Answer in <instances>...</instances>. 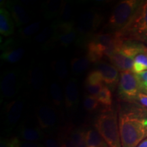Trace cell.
<instances>
[{"label":"cell","mask_w":147,"mask_h":147,"mask_svg":"<svg viewBox=\"0 0 147 147\" xmlns=\"http://www.w3.org/2000/svg\"><path fill=\"white\" fill-rule=\"evenodd\" d=\"M122 147H138L147 138V109L136 104L121 106L118 113Z\"/></svg>","instance_id":"obj_1"},{"label":"cell","mask_w":147,"mask_h":147,"mask_svg":"<svg viewBox=\"0 0 147 147\" xmlns=\"http://www.w3.org/2000/svg\"><path fill=\"white\" fill-rule=\"evenodd\" d=\"M95 127L108 147H122L118 113L115 110L112 108L103 110L96 118Z\"/></svg>","instance_id":"obj_2"},{"label":"cell","mask_w":147,"mask_h":147,"mask_svg":"<svg viewBox=\"0 0 147 147\" xmlns=\"http://www.w3.org/2000/svg\"><path fill=\"white\" fill-rule=\"evenodd\" d=\"M144 2L142 0H124L117 3L108 18L109 30L116 33L125 28Z\"/></svg>","instance_id":"obj_3"},{"label":"cell","mask_w":147,"mask_h":147,"mask_svg":"<svg viewBox=\"0 0 147 147\" xmlns=\"http://www.w3.org/2000/svg\"><path fill=\"white\" fill-rule=\"evenodd\" d=\"M118 33L123 39L141 42L147 47V1H144L127 26Z\"/></svg>","instance_id":"obj_4"},{"label":"cell","mask_w":147,"mask_h":147,"mask_svg":"<svg viewBox=\"0 0 147 147\" xmlns=\"http://www.w3.org/2000/svg\"><path fill=\"white\" fill-rule=\"evenodd\" d=\"M103 20L102 14L91 9L81 14L78 17L76 25V44L83 46L95 34V32Z\"/></svg>","instance_id":"obj_5"},{"label":"cell","mask_w":147,"mask_h":147,"mask_svg":"<svg viewBox=\"0 0 147 147\" xmlns=\"http://www.w3.org/2000/svg\"><path fill=\"white\" fill-rule=\"evenodd\" d=\"M24 74L21 69L6 70L1 74L0 82L1 101L9 100L18 95L23 85Z\"/></svg>","instance_id":"obj_6"},{"label":"cell","mask_w":147,"mask_h":147,"mask_svg":"<svg viewBox=\"0 0 147 147\" xmlns=\"http://www.w3.org/2000/svg\"><path fill=\"white\" fill-rule=\"evenodd\" d=\"M142 93L137 75L131 71H123L120 74L118 84V94L124 102L137 103L138 97Z\"/></svg>","instance_id":"obj_7"},{"label":"cell","mask_w":147,"mask_h":147,"mask_svg":"<svg viewBox=\"0 0 147 147\" xmlns=\"http://www.w3.org/2000/svg\"><path fill=\"white\" fill-rule=\"evenodd\" d=\"M53 35L51 42H57L61 46L67 47L76 41L77 32L74 22L60 23L55 21L52 24Z\"/></svg>","instance_id":"obj_8"},{"label":"cell","mask_w":147,"mask_h":147,"mask_svg":"<svg viewBox=\"0 0 147 147\" xmlns=\"http://www.w3.org/2000/svg\"><path fill=\"white\" fill-rule=\"evenodd\" d=\"M37 120L40 128L43 131H52L58 123L56 110L47 104H41L37 108Z\"/></svg>","instance_id":"obj_9"},{"label":"cell","mask_w":147,"mask_h":147,"mask_svg":"<svg viewBox=\"0 0 147 147\" xmlns=\"http://www.w3.org/2000/svg\"><path fill=\"white\" fill-rule=\"evenodd\" d=\"M24 107V100L18 97L11 101L5 106V123L8 130L12 129L21 118Z\"/></svg>","instance_id":"obj_10"},{"label":"cell","mask_w":147,"mask_h":147,"mask_svg":"<svg viewBox=\"0 0 147 147\" xmlns=\"http://www.w3.org/2000/svg\"><path fill=\"white\" fill-rule=\"evenodd\" d=\"M79 103V90L78 80L70 78L66 82L64 93V105L66 110L74 111L78 107Z\"/></svg>","instance_id":"obj_11"},{"label":"cell","mask_w":147,"mask_h":147,"mask_svg":"<svg viewBox=\"0 0 147 147\" xmlns=\"http://www.w3.org/2000/svg\"><path fill=\"white\" fill-rule=\"evenodd\" d=\"M102 74L104 82L110 89H115L118 86L120 74L117 67L105 61L97 63V69Z\"/></svg>","instance_id":"obj_12"},{"label":"cell","mask_w":147,"mask_h":147,"mask_svg":"<svg viewBox=\"0 0 147 147\" xmlns=\"http://www.w3.org/2000/svg\"><path fill=\"white\" fill-rule=\"evenodd\" d=\"M1 59L9 63H17L21 60L25 53L24 48L16 46L12 40H7L1 45Z\"/></svg>","instance_id":"obj_13"},{"label":"cell","mask_w":147,"mask_h":147,"mask_svg":"<svg viewBox=\"0 0 147 147\" xmlns=\"http://www.w3.org/2000/svg\"><path fill=\"white\" fill-rule=\"evenodd\" d=\"M5 5L10 10L12 17L18 27H22L30 22L31 17L25 9L19 3H16L15 1H8Z\"/></svg>","instance_id":"obj_14"},{"label":"cell","mask_w":147,"mask_h":147,"mask_svg":"<svg viewBox=\"0 0 147 147\" xmlns=\"http://www.w3.org/2000/svg\"><path fill=\"white\" fill-rule=\"evenodd\" d=\"M65 1L62 0H49L42 4V13L46 19L59 17Z\"/></svg>","instance_id":"obj_15"},{"label":"cell","mask_w":147,"mask_h":147,"mask_svg":"<svg viewBox=\"0 0 147 147\" xmlns=\"http://www.w3.org/2000/svg\"><path fill=\"white\" fill-rule=\"evenodd\" d=\"M14 24L12 15L3 7L0 9V33L3 36L8 37L13 34Z\"/></svg>","instance_id":"obj_16"},{"label":"cell","mask_w":147,"mask_h":147,"mask_svg":"<svg viewBox=\"0 0 147 147\" xmlns=\"http://www.w3.org/2000/svg\"><path fill=\"white\" fill-rule=\"evenodd\" d=\"M29 84L34 91H40L45 84V74L41 67L34 65L29 71Z\"/></svg>","instance_id":"obj_17"},{"label":"cell","mask_w":147,"mask_h":147,"mask_svg":"<svg viewBox=\"0 0 147 147\" xmlns=\"http://www.w3.org/2000/svg\"><path fill=\"white\" fill-rule=\"evenodd\" d=\"M19 136L23 140L39 142L45 138V132L40 127H23L19 131Z\"/></svg>","instance_id":"obj_18"},{"label":"cell","mask_w":147,"mask_h":147,"mask_svg":"<svg viewBox=\"0 0 147 147\" xmlns=\"http://www.w3.org/2000/svg\"><path fill=\"white\" fill-rule=\"evenodd\" d=\"M53 69L56 76H57L58 80L61 83L67 81L68 69H67V62L63 58H59L55 60L53 63Z\"/></svg>","instance_id":"obj_19"},{"label":"cell","mask_w":147,"mask_h":147,"mask_svg":"<svg viewBox=\"0 0 147 147\" xmlns=\"http://www.w3.org/2000/svg\"><path fill=\"white\" fill-rule=\"evenodd\" d=\"M86 142L87 147H108L96 129H89L86 131Z\"/></svg>","instance_id":"obj_20"},{"label":"cell","mask_w":147,"mask_h":147,"mask_svg":"<svg viewBox=\"0 0 147 147\" xmlns=\"http://www.w3.org/2000/svg\"><path fill=\"white\" fill-rule=\"evenodd\" d=\"M90 63L87 57L73 58L70 61L71 72L74 75L82 74L89 68Z\"/></svg>","instance_id":"obj_21"},{"label":"cell","mask_w":147,"mask_h":147,"mask_svg":"<svg viewBox=\"0 0 147 147\" xmlns=\"http://www.w3.org/2000/svg\"><path fill=\"white\" fill-rule=\"evenodd\" d=\"M68 133L76 147H87L86 142V131L80 128H67Z\"/></svg>","instance_id":"obj_22"},{"label":"cell","mask_w":147,"mask_h":147,"mask_svg":"<svg viewBox=\"0 0 147 147\" xmlns=\"http://www.w3.org/2000/svg\"><path fill=\"white\" fill-rule=\"evenodd\" d=\"M50 95L53 104L57 107H61L64 102L63 91L57 82H53L50 85Z\"/></svg>","instance_id":"obj_23"},{"label":"cell","mask_w":147,"mask_h":147,"mask_svg":"<svg viewBox=\"0 0 147 147\" xmlns=\"http://www.w3.org/2000/svg\"><path fill=\"white\" fill-rule=\"evenodd\" d=\"M100 104L105 108H111L113 103V96H112L111 90L108 86L104 85L100 93L96 97Z\"/></svg>","instance_id":"obj_24"},{"label":"cell","mask_w":147,"mask_h":147,"mask_svg":"<svg viewBox=\"0 0 147 147\" xmlns=\"http://www.w3.org/2000/svg\"><path fill=\"white\" fill-rule=\"evenodd\" d=\"M41 27L40 22H35L30 25H27L18 31V34L23 38H29L39 32Z\"/></svg>","instance_id":"obj_25"},{"label":"cell","mask_w":147,"mask_h":147,"mask_svg":"<svg viewBox=\"0 0 147 147\" xmlns=\"http://www.w3.org/2000/svg\"><path fill=\"white\" fill-rule=\"evenodd\" d=\"M53 35V25L45 27L35 36V42L38 44H46L47 42H51Z\"/></svg>","instance_id":"obj_26"},{"label":"cell","mask_w":147,"mask_h":147,"mask_svg":"<svg viewBox=\"0 0 147 147\" xmlns=\"http://www.w3.org/2000/svg\"><path fill=\"white\" fill-rule=\"evenodd\" d=\"M57 22L60 23H71L72 21V7L69 2H65L61 12L59 16Z\"/></svg>","instance_id":"obj_27"},{"label":"cell","mask_w":147,"mask_h":147,"mask_svg":"<svg viewBox=\"0 0 147 147\" xmlns=\"http://www.w3.org/2000/svg\"><path fill=\"white\" fill-rule=\"evenodd\" d=\"M100 102L97 100V97L92 95H85L83 100V106L87 111L93 113L98 109L100 107Z\"/></svg>","instance_id":"obj_28"},{"label":"cell","mask_w":147,"mask_h":147,"mask_svg":"<svg viewBox=\"0 0 147 147\" xmlns=\"http://www.w3.org/2000/svg\"><path fill=\"white\" fill-rule=\"evenodd\" d=\"M103 77L102 74L98 69H94L91 71L85 80V84H91V85H95V84H103Z\"/></svg>","instance_id":"obj_29"},{"label":"cell","mask_w":147,"mask_h":147,"mask_svg":"<svg viewBox=\"0 0 147 147\" xmlns=\"http://www.w3.org/2000/svg\"><path fill=\"white\" fill-rule=\"evenodd\" d=\"M58 140L61 147H76L69 136L67 129L60 134Z\"/></svg>","instance_id":"obj_30"},{"label":"cell","mask_w":147,"mask_h":147,"mask_svg":"<svg viewBox=\"0 0 147 147\" xmlns=\"http://www.w3.org/2000/svg\"><path fill=\"white\" fill-rule=\"evenodd\" d=\"M21 140L18 137L10 138H1L0 141V147H20Z\"/></svg>","instance_id":"obj_31"},{"label":"cell","mask_w":147,"mask_h":147,"mask_svg":"<svg viewBox=\"0 0 147 147\" xmlns=\"http://www.w3.org/2000/svg\"><path fill=\"white\" fill-rule=\"evenodd\" d=\"M104 84H95V85H91V84H85V89L89 95L92 96L97 97L99 93H100L101 90L102 89Z\"/></svg>","instance_id":"obj_32"},{"label":"cell","mask_w":147,"mask_h":147,"mask_svg":"<svg viewBox=\"0 0 147 147\" xmlns=\"http://www.w3.org/2000/svg\"><path fill=\"white\" fill-rule=\"evenodd\" d=\"M136 75L140 84L142 93L147 95V71Z\"/></svg>","instance_id":"obj_33"},{"label":"cell","mask_w":147,"mask_h":147,"mask_svg":"<svg viewBox=\"0 0 147 147\" xmlns=\"http://www.w3.org/2000/svg\"><path fill=\"white\" fill-rule=\"evenodd\" d=\"M45 147H61L59 140L53 137H49L45 139Z\"/></svg>","instance_id":"obj_34"},{"label":"cell","mask_w":147,"mask_h":147,"mask_svg":"<svg viewBox=\"0 0 147 147\" xmlns=\"http://www.w3.org/2000/svg\"><path fill=\"white\" fill-rule=\"evenodd\" d=\"M134 62L141 64L147 68V53H142L137 55L134 59Z\"/></svg>","instance_id":"obj_35"},{"label":"cell","mask_w":147,"mask_h":147,"mask_svg":"<svg viewBox=\"0 0 147 147\" xmlns=\"http://www.w3.org/2000/svg\"><path fill=\"white\" fill-rule=\"evenodd\" d=\"M20 147H45V146L40 144V142H28V141L21 140Z\"/></svg>","instance_id":"obj_36"},{"label":"cell","mask_w":147,"mask_h":147,"mask_svg":"<svg viewBox=\"0 0 147 147\" xmlns=\"http://www.w3.org/2000/svg\"><path fill=\"white\" fill-rule=\"evenodd\" d=\"M137 102L142 106L143 107L147 108V95L141 93L138 97Z\"/></svg>","instance_id":"obj_37"},{"label":"cell","mask_w":147,"mask_h":147,"mask_svg":"<svg viewBox=\"0 0 147 147\" xmlns=\"http://www.w3.org/2000/svg\"><path fill=\"white\" fill-rule=\"evenodd\" d=\"M138 147H147V138L143 140L142 142L138 145Z\"/></svg>","instance_id":"obj_38"},{"label":"cell","mask_w":147,"mask_h":147,"mask_svg":"<svg viewBox=\"0 0 147 147\" xmlns=\"http://www.w3.org/2000/svg\"><path fill=\"white\" fill-rule=\"evenodd\" d=\"M90 147H95V146H90Z\"/></svg>","instance_id":"obj_39"}]
</instances>
